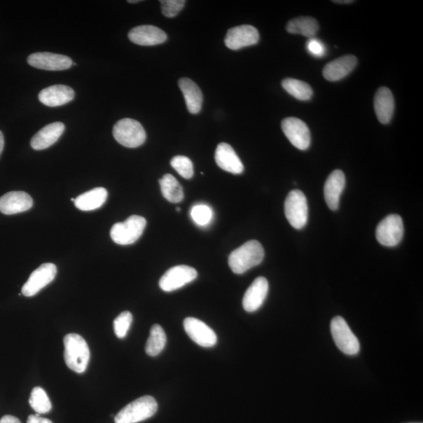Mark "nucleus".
I'll use <instances>...</instances> for the list:
<instances>
[{"mask_svg": "<svg viewBox=\"0 0 423 423\" xmlns=\"http://www.w3.org/2000/svg\"><path fill=\"white\" fill-rule=\"evenodd\" d=\"M264 249L256 240L249 241L229 256V266L235 274L242 275L259 265L263 261Z\"/></svg>", "mask_w": 423, "mask_h": 423, "instance_id": "f257e3e1", "label": "nucleus"}, {"mask_svg": "<svg viewBox=\"0 0 423 423\" xmlns=\"http://www.w3.org/2000/svg\"><path fill=\"white\" fill-rule=\"evenodd\" d=\"M64 345L66 365L76 373H83L90 359L87 341L81 335L71 333L64 336Z\"/></svg>", "mask_w": 423, "mask_h": 423, "instance_id": "f03ea898", "label": "nucleus"}, {"mask_svg": "<svg viewBox=\"0 0 423 423\" xmlns=\"http://www.w3.org/2000/svg\"><path fill=\"white\" fill-rule=\"evenodd\" d=\"M158 404L153 396H144L124 407L115 418L116 423H138L153 416Z\"/></svg>", "mask_w": 423, "mask_h": 423, "instance_id": "7ed1b4c3", "label": "nucleus"}, {"mask_svg": "<svg viewBox=\"0 0 423 423\" xmlns=\"http://www.w3.org/2000/svg\"><path fill=\"white\" fill-rule=\"evenodd\" d=\"M113 136L118 143L129 148L140 147L146 141V132L142 125L128 118L115 124Z\"/></svg>", "mask_w": 423, "mask_h": 423, "instance_id": "20e7f679", "label": "nucleus"}, {"mask_svg": "<svg viewBox=\"0 0 423 423\" xmlns=\"http://www.w3.org/2000/svg\"><path fill=\"white\" fill-rule=\"evenodd\" d=\"M147 221L140 216H131L122 223H117L111 230V237L121 246L134 244L142 235Z\"/></svg>", "mask_w": 423, "mask_h": 423, "instance_id": "39448f33", "label": "nucleus"}, {"mask_svg": "<svg viewBox=\"0 0 423 423\" xmlns=\"http://www.w3.org/2000/svg\"><path fill=\"white\" fill-rule=\"evenodd\" d=\"M285 214L294 228L303 229L308 221V204L305 195L300 190H293L285 202Z\"/></svg>", "mask_w": 423, "mask_h": 423, "instance_id": "423d86ee", "label": "nucleus"}, {"mask_svg": "<svg viewBox=\"0 0 423 423\" xmlns=\"http://www.w3.org/2000/svg\"><path fill=\"white\" fill-rule=\"evenodd\" d=\"M331 333L337 347L342 353L350 356L359 353V341L342 317H335L332 320Z\"/></svg>", "mask_w": 423, "mask_h": 423, "instance_id": "0eeeda50", "label": "nucleus"}, {"mask_svg": "<svg viewBox=\"0 0 423 423\" xmlns=\"http://www.w3.org/2000/svg\"><path fill=\"white\" fill-rule=\"evenodd\" d=\"M404 230L402 218L396 214L389 215L376 228V239L382 246L394 247L401 242Z\"/></svg>", "mask_w": 423, "mask_h": 423, "instance_id": "6e6552de", "label": "nucleus"}, {"mask_svg": "<svg viewBox=\"0 0 423 423\" xmlns=\"http://www.w3.org/2000/svg\"><path fill=\"white\" fill-rule=\"evenodd\" d=\"M197 277L193 268L180 265L171 268L161 277L160 286L164 292H173L193 282Z\"/></svg>", "mask_w": 423, "mask_h": 423, "instance_id": "1a4fd4ad", "label": "nucleus"}, {"mask_svg": "<svg viewBox=\"0 0 423 423\" xmlns=\"http://www.w3.org/2000/svg\"><path fill=\"white\" fill-rule=\"evenodd\" d=\"M283 133L294 147L300 150L309 148L312 137L310 130L305 123L300 118L289 117L282 123Z\"/></svg>", "mask_w": 423, "mask_h": 423, "instance_id": "9d476101", "label": "nucleus"}, {"mask_svg": "<svg viewBox=\"0 0 423 423\" xmlns=\"http://www.w3.org/2000/svg\"><path fill=\"white\" fill-rule=\"evenodd\" d=\"M57 275V267L54 263H43L32 273L22 287V292L25 296L31 297L36 295L54 281Z\"/></svg>", "mask_w": 423, "mask_h": 423, "instance_id": "9b49d317", "label": "nucleus"}, {"mask_svg": "<svg viewBox=\"0 0 423 423\" xmlns=\"http://www.w3.org/2000/svg\"><path fill=\"white\" fill-rule=\"evenodd\" d=\"M259 32L252 25L237 26L228 30L224 43L227 48L237 50L259 42Z\"/></svg>", "mask_w": 423, "mask_h": 423, "instance_id": "f8f14e48", "label": "nucleus"}, {"mask_svg": "<svg viewBox=\"0 0 423 423\" xmlns=\"http://www.w3.org/2000/svg\"><path fill=\"white\" fill-rule=\"evenodd\" d=\"M185 332L197 345L212 347L216 345L217 336L213 329L207 324L195 317H187L183 321Z\"/></svg>", "mask_w": 423, "mask_h": 423, "instance_id": "ddd939ff", "label": "nucleus"}, {"mask_svg": "<svg viewBox=\"0 0 423 423\" xmlns=\"http://www.w3.org/2000/svg\"><path fill=\"white\" fill-rule=\"evenodd\" d=\"M28 63L36 69L46 71H64L71 67L72 61L68 56L49 52L34 53L28 57Z\"/></svg>", "mask_w": 423, "mask_h": 423, "instance_id": "4468645a", "label": "nucleus"}, {"mask_svg": "<svg viewBox=\"0 0 423 423\" xmlns=\"http://www.w3.org/2000/svg\"><path fill=\"white\" fill-rule=\"evenodd\" d=\"M269 284L265 277H257L244 295L242 305L244 310L252 313L260 309L267 298Z\"/></svg>", "mask_w": 423, "mask_h": 423, "instance_id": "2eb2a0df", "label": "nucleus"}, {"mask_svg": "<svg viewBox=\"0 0 423 423\" xmlns=\"http://www.w3.org/2000/svg\"><path fill=\"white\" fill-rule=\"evenodd\" d=\"M130 41L141 46H155L167 41V33L153 25H141L132 29L128 34Z\"/></svg>", "mask_w": 423, "mask_h": 423, "instance_id": "dca6fc26", "label": "nucleus"}, {"mask_svg": "<svg viewBox=\"0 0 423 423\" xmlns=\"http://www.w3.org/2000/svg\"><path fill=\"white\" fill-rule=\"evenodd\" d=\"M32 206V197L24 191H11L0 197V212L5 215L24 213Z\"/></svg>", "mask_w": 423, "mask_h": 423, "instance_id": "f3484780", "label": "nucleus"}, {"mask_svg": "<svg viewBox=\"0 0 423 423\" xmlns=\"http://www.w3.org/2000/svg\"><path fill=\"white\" fill-rule=\"evenodd\" d=\"M345 185L346 177L342 171L335 170L328 176L324 188V195L330 209L336 210L339 208L340 196Z\"/></svg>", "mask_w": 423, "mask_h": 423, "instance_id": "a211bd4d", "label": "nucleus"}, {"mask_svg": "<svg viewBox=\"0 0 423 423\" xmlns=\"http://www.w3.org/2000/svg\"><path fill=\"white\" fill-rule=\"evenodd\" d=\"M217 166L233 174H241L244 171L243 164L233 147L227 143H221L215 152Z\"/></svg>", "mask_w": 423, "mask_h": 423, "instance_id": "6ab92c4d", "label": "nucleus"}, {"mask_svg": "<svg viewBox=\"0 0 423 423\" xmlns=\"http://www.w3.org/2000/svg\"><path fill=\"white\" fill-rule=\"evenodd\" d=\"M75 92L68 85H55L43 89L39 94V100L48 107H58L74 100Z\"/></svg>", "mask_w": 423, "mask_h": 423, "instance_id": "aec40b11", "label": "nucleus"}, {"mask_svg": "<svg viewBox=\"0 0 423 423\" xmlns=\"http://www.w3.org/2000/svg\"><path fill=\"white\" fill-rule=\"evenodd\" d=\"M64 129V125L60 122L53 123L46 125V127L39 130L32 138V148L37 151L50 148L62 137Z\"/></svg>", "mask_w": 423, "mask_h": 423, "instance_id": "412c9836", "label": "nucleus"}, {"mask_svg": "<svg viewBox=\"0 0 423 423\" xmlns=\"http://www.w3.org/2000/svg\"><path fill=\"white\" fill-rule=\"evenodd\" d=\"M358 64V59L353 55H346L329 62L323 69V76L328 81L335 82L345 78Z\"/></svg>", "mask_w": 423, "mask_h": 423, "instance_id": "4be33fe9", "label": "nucleus"}, {"mask_svg": "<svg viewBox=\"0 0 423 423\" xmlns=\"http://www.w3.org/2000/svg\"><path fill=\"white\" fill-rule=\"evenodd\" d=\"M374 108L381 123L391 122L394 112V99L391 91L387 88H380L375 96Z\"/></svg>", "mask_w": 423, "mask_h": 423, "instance_id": "5701e85b", "label": "nucleus"}, {"mask_svg": "<svg viewBox=\"0 0 423 423\" xmlns=\"http://www.w3.org/2000/svg\"><path fill=\"white\" fill-rule=\"evenodd\" d=\"M178 84L183 92L190 113H200L203 102L202 92L200 87L188 78H181Z\"/></svg>", "mask_w": 423, "mask_h": 423, "instance_id": "b1692460", "label": "nucleus"}, {"mask_svg": "<svg viewBox=\"0 0 423 423\" xmlns=\"http://www.w3.org/2000/svg\"><path fill=\"white\" fill-rule=\"evenodd\" d=\"M108 197V191L104 188H97L79 195L75 200L77 209L92 211L103 206Z\"/></svg>", "mask_w": 423, "mask_h": 423, "instance_id": "393cba45", "label": "nucleus"}, {"mask_svg": "<svg viewBox=\"0 0 423 423\" xmlns=\"http://www.w3.org/2000/svg\"><path fill=\"white\" fill-rule=\"evenodd\" d=\"M319 30V22L312 17L294 18L286 25V31L291 34H300L309 39L314 38Z\"/></svg>", "mask_w": 423, "mask_h": 423, "instance_id": "a878e982", "label": "nucleus"}, {"mask_svg": "<svg viewBox=\"0 0 423 423\" xmlns=\"http://www.w3.org/2000/svg\"><path fill=\"white\" fill-rule=\"evenodd\" d=\"M160 183L162 194L167 201L172 203H179L183 200V188L173 175H164L160 180Z\"/></svg>", "mask_w": 423, "mask_h": 423, "instance_id": "bb28decb", "label": "nucleus"}, {"mask_svg": "<svg viewBox=\"0 0 423 423\" xmlns=\"http://www.w3.org/2000/svg\"><path fill=\"white\" fill-rule=\"evenodd\" d=\"M167 335L164 329L158 325L151 327L149 338L145 346V352L151 356L160 354L167 345Z\"/></svg>", "mask_w": 423, "mask_h": 423, "instance_id": "cd10ccee", "label": "nucleus"}, {"mask_svg": "<svg viewBox=\"0 0 423 423\" xmlns=\"http://www.w3.org/2000/svg\"><path fill=\"white\" fill-rule=\"evenodd\" d=\"M282 88L300 101H308L313 96V90L310 85L298 79L288 78L282 83Z\"/></svg>", "mask_w": 423, "mask_h": 423, "instance_id": "c85d7f7f", "label": "nucleus"}, {"mask_svg": "<svg viewBox=\"0 0 423 423\" xmlns=\"http://www.w3.org/2000/svg\"><path fill=\"white\" fill-rule=\"evenodd\" d=\"M29 404L34 411L39 414H46L50 412L52 405L48 394L41 387H37L32 389L29 398Z\"/></svg>", "mask_w": 423, "mask_h": 423, "instance_id": "c756f323", "label": "nucleus"}, {"mask_svg": "<svg viewBox=\"0 0 423 423\" xmlns=\"http://www.w3.org/2000/svg\"><path fill=\"white\" fill-rule=\"evenodd\" d=\"M191 219L200 227H206L213 221L214 212L207 204H195L190 210Z\"/></svg>", "mask_w": 423, "mask_h": 423, "instance_id": "7c9ffc66", "label": "nucleus"}, {"mask_svg": "<svg viewBox=\"0 0 423 423\" xmlns=\"http://www.w3.org/2000/svg\"><path fill=\"white\" fill-rule=\"evenodd\" d=\"M171 167H173L184 179H190L194 176V166L189 158L177 155L172 158Z\"/></svg>", "mask_w": 423, "mask_h": 423, "instance_id": "2f4dec72", "label": "nucleus"}, {"mask_svg": "<svg viewBox=\"0 0 423 423\" xmlns=\"http://www.w3.org/2000/svg\"><path fill=\"white\" fill-rule=\"evenodd\" d=\"M133 321V315L130 312H124L114 321V331L118 338L123 339L127 335Z\"/></svg>", "mask_w": 423, "mask_h": 423, "instance_id": "473e14b6", "label": "nucleus"}, {"mask_svg": "<svg viewBox=\"0 0 423 423\" xmlns=\"http://www.w3.org/2000/svg\"><path fill=\"white\" fill-rule=\"evenodd\" d=\"M162 12L167 18H174L182 11L186 2L184 0H162Z\"/></svg>", "mask_w": 423, "mask_h": 423, "instance_id": "72a5a7b5", "label": "nucleus"}, {"mask_svg": "<svg viewBox=\"0 0 423 423\" xmlns=\"http://www.w3.org/2000/svg\"><path fill=\"white\" fill-rule=\"evenodd\" d=\"M307 50L310 55L317 57L326 55V48L324 43L315 38H310L307 43Z\"/></svg>", "mask_w": 423, "mask_h": 423, "instance_id": "f704fd0d", "label": "nucleus"}, {"mask_svg": "<svg viewBox=\"0 0 423 423\" xmlns=\"http://www.w3.org/2000/svg\"><path fill=\"white\" fill-rule=\"evenodd\" d=\"M27 423H53L50 419L41 417L39 414L31 415Z\"/></svg>", "mask_w": 423, "mask_h": 423, "instance_id": "c9c22d12", "label": "nucleus"}, {"mask_svg": "<svg viewBox=\"0 0 423 423\" xmlns=\"http://www.w3.org/2000/svg\"><path fill=\"white\" fill-rule=\"evenodd\" d=\"M0 423H22L20 420L12 415H5L0 419Z\"/></svg>", "mask_w": 423, "mask_h": 423, "instance_id": "e433bc0d", "label": "nucleus"}, {"mask_svg": "<svg viewBox=\"0 0 423 423\" xmlns=\"http://www.w3.org/2000/svg\"><path fill=\"white\" fill-rule=\"evenodd\" d=\"M4 148V137L1 131H0V156H1L2 152Z\"/></svg>", "mask_w": 423, "mask_h": 423, "instance_id": "4c0bfd02", "label": "nucleus"}, {"mask_svg": "<svg viewBox=\"0 0 423 423\" xmlns=\"http://www.w3.org/2000/svg\"><path fill=\"white\" fill-rule=\"evenodd\" d=\"M333 3H335V4H352V3H354V1H352V0H345V1H333Z\"/></svg>", "mask_w": 423, "mask_h": 423, "instance_id": "58836bf2", "label": "nucleus"}, {"mask_svg": "<svg viewBox=\"0 0 423 423\" xmlns=\"http://www.w3.org/2000/svg\"><path fill=\"white\" fill-rule=\"evenodd\" d=\"M139 2H140V1H138V0H135V1H131V0H130V1H128V3H130V4H137Z\"/></svg>", "mask_w": 423, "mask_h": 423, "instance_id": "ea45409f", "label": "nucleus"}, {"mask_svg": "<svg viewBox=\"0 0 423 423\" xmlns=\"http://www.w3.org/2000/svg\"><path fill=\"white\" fill-rule=\"evenodd\" d=\"M176 210H177V212H180L181 209V208L177 207V208H176Z\"/></svg>", "mask_w": 423, "mask_h": 423, "instance_id": "a19ab883", "label": "nucleus"}]
</instances>
